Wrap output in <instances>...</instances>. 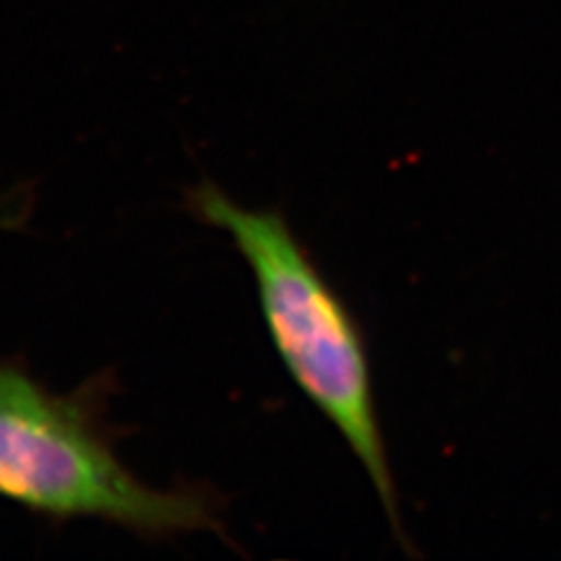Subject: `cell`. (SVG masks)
I'll use <instances>...</instances> for the list:
<instances>
[{"instance_id":"cell-1","label":"cell","mask_w":561,"mask_h":561,"mask_svg":"<svg viewBox=\"0 0 561 561\" xmlns=\"http://www.w3.org/2000/svg\"><path fill=\"white\" fill-rule=\"evenodd\" d=\"M187 208L230 237L245 260L280 363L344 437L377 491L398 546L412 554L379 421L370 351L358 319L280 210L241 206L208 181L187 192Z\"/></svg>"},{"instance_id":"cell-2","label":"cell","mask_w":561,"mask_h":561,"mask_svg":"<svg viewBox=\"0 0 561 561\" xmlns=\"http://www.w3.org/2000/svg\"><path fill=\"white\" fill-rule=\"evenodd\" d=\"M0 496L51 519H101L140 538L225 534L204 486L157 489L119 461L92 393H57L0 360Z\"/></svg>"}]
</instances>
